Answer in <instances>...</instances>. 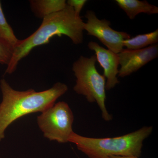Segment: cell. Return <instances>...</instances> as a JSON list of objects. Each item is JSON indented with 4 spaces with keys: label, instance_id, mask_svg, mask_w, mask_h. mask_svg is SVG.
<instances>
[{
    "label": "cell",
    "instance_id": "cell-1",
    "mask_svg": "<svg viewBox=\"0 0 158 158\" xmlns=\"http://www.w3.org/2000/svg\"><path fill=\"white\" fill-rule=\"evenodd\" d=\"M85 23L73 8L68 5L63 10L44 18L37 31L25 39L19 40L13 50L5 73L10 74L14 72L19 61L28 55L33 49L47 44L54 36L65 35L74 44H81L84 40Z\"/></svg>",
    "mask_w": 158,
    "mask_h": 158
},
{
    "label": "cell",
    "instance_id": "cell-2",
    "mask_svg": "<svg viewBox=\"0 0 158 158\" xmlns=\"http://www.w3.org/2000/svg\"><path fill=\"white\" fill-rule=\"evenodd\" d=\"M0 88L2 94L0 103V142L11 123L31 113H42L55 104L68 90L65 84L58 82L50 89L40 92L33 89L18 91L11 88L4 79L0 81Z\"/></svg>",
    "mask_w": 158,
    "mask_h": 158
},
{
    "label": "cell",
    "instance_id": "cell-3",
    "mask_svg": "<svg viewBox=\"0 0 158 158\" xmlns=\"http://www.w3.org/2000/svg\"><path fill=\"white\" fill-rule=\"evenodd\" d=\"M153 127H144L135 131L119 137L93 138L85 137L73 132L69 142L76 145L89 158H109L111 156L141 155L143 141L149 137Z\"/></svg>",
    "mask_w": 158,
    "mask_h": 158
},
{
    "label": "cell",
    "instance_id": "cell-4",
    "mask_svg": "<svg viewBox=\"0 0 158 158\" xmlns=\"http://www.w3.org/2000/svg\"><path fill=\"white\" fill-rule=\"evenodd\" d=\"M96 62V56L93 55L90 58L81 56L74 62L72 70L77 80L73 90L85 96L89 102H96L101 111L102 117L109 122L113 116L106 106V78L98 71Z\"/></svg>",
    "mask_w": 158,
    "mask_h": 158
},
{
    "label": "cell",
    "instance_id": "cell-5",
    "mask_svg": "<svg viewBox=\"0 0 158 158\" xmlns=\"http://www.w3.org/2000/svg\"><path fill=\"white\" fill-rule=\"evenodd\" d=\"M74 116L68 104L59 102L44 110L37 116V123L44 136L59 143L69 142L73 132Z\"/></svg>",
    "mask_w": 158,
    "mask_h": 158
},
{
    "label": "cell",
    "instance_id": "cell-6",
    "mask_svg": "<svg viewBox=\"0 0 158 158\" xmlns=\"http://www.w3.org/2000/svg\"><path fill=\"white\" fill-rule=\"evenodd\" d=\"M85 17L87 19V22L85 23L84 29L88 35L97 38L108 49L115 53H119L123 50V43L125 40L131 38L129 34L113 30L110 27V21L98 19L94 11L91 10L87 11Z\"/></svg>",
    "mask_w": 158,
    "mask_h": 158
},
{
    "label": "cell",
    "instance_id": "cell-7",
    "mask_svg": "<svg viewBox=\"0 0 158 158\" xmlns=\"http://www.w3.org/2000/svg\"><path fill=\"white\" fill-rule=\"evenodd\" d=\"M120 68L118 76L125 77L136 72L148 63L157 58L158 44L137 50L123 49L117 54Z\"/></svg>",
    "mask_w": 158,
    "mask_h": 158
},
{
    "label": "cell",
    "instance_id": "cell-8",
    "mask_svg": "<svg viewBox=\"0 0 158 158\" xmlns=\"http://www.w3.org/2000/svg\"><path fill=\"white\" fill-rule=\"evenodd\" d=\"M88 47L90 50L94 52L97 61L103 69V75L107 79L106 90L113 89L119 83L117 77L119 65L117 54L104 48L93 41L89 42Z\"/></svg>",
    "mask_w": 158,
    "mask_h": 158
},
{
    "label": "cell",
    "instance_id": "cell-9",
    "mask_svg": "<svg viewBox=\"0 0 158 158\" xmlns=\"http://www.w3.org/2000/svg\"><path fill=\"white\" fill-rule=\"evenodd\" d=\"M116 2L131 19H134L140 13L148 15L158 13V7L149 4L146 1L116 0Z\"/></svg>",
    "mask_w": 158,
    "mask_h": 158
},
{
    "label": "cell",
    "instance_id": "cell-10",
    "mask_svg": "<svg viewBox=\"0 0 158 158\" xmlns=\"http://www.w3.org/2000/svg\"><path fill=\"white\" fill-rule=\"evenodd\" d=\"M30 2L35 15L42 19L63 10L67 5L65 0H33Z\"/></svg>",
    "mask_w": 158,
    "mask_h": 158
},
{
    "label": "cell",
    "instance_id": "cell-11",
    "mask_svg": "<svg viewBox=\"0 0 158 158\" xmlns=\"http://www.w3.org/2000/svg\"><path fill=\"white\" fill-rule=\"evenodd\" d=\"M158 30L147 34H139L123 41V47L130 50H137L157 44Z\"/></svg>",
    "mask_w": 158,
    "mask_h": 158
},
{
    "label": "cell",
    "instance_id": "cell-12",
    "mask_svg": "<svg viewBox=\"0 0 158 158\" xmlns=\"http://www.w3.org/2000/svg\"><path fill=\"white\" fill-rule=\"evenodd\" d=\"M0 37L14 50L19 41L15 35L13 29L7 22L3 12L0 1Z\"/></svg>",
    "mask_w": 158,
    "mask_h": 158
},
{
    "label": "cell",
    "instance_id": "cell-13",
    "mask_svg": "<svg viewBox=\"0 0 158 158\" xmlns=\"http://www.w3.org/2000/svg\"><path fill=\"white\" fill-rule=\"evenodd\" d=\"M13 49L0 37V63L8 65L11 61Z\"/></svg>",
    "mask_w": 158,
    "mask_h": 158
},
{
    "label": "cell",
    "instance_id": "cell-14",
    "mask_svg": "<svg viewBox=\"0 0 158 158\" xmlns=\"http://www.w3.org/2000/svg\"><path fill=\"white\" fill-rule=\"evenodd\" d=\"M87 2L86 0H68L66 2V4L72 7L75 13L80 15L81 11Z\"/></svg>",
    "mask_w": 158,
    "mask_h": 158
},
{
    "label": "cell",
    "instance_id": "cell-15",
    "mask_svg": "<svg viewBox=\"0 0 158 158\" xmlns=\"http://www.w3.org/2000/svg\"><path fill=\"white\" fill-rule=\"evenodd\" d=\"M109 158H139L133 156H111Z\"/></svg>",
    "mask_w": 158,
    "mask_h": 158
}]
</instances>
